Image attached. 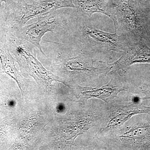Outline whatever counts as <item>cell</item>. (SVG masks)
I'll list each match as a JSON object with an SVG mask.
<instances>
[{"instance_id": "cell-1", "label": "cell", "mask_w": 150, "mask_h": 150, "mask_svg": "<svg viewBox=\"0 0 150 150\" xmlns=\"http://www.w3.org/2000/svg\"><path fill=\"white\" fill-rule=\"evenodd\" d=\"M89 17L76 12L69 27L84 51L91 56L110 54L111 51L123 53L130 43L127 38L97 29L91 24Z\"/></svg>"}, {"instance_id": "cell-2", "label": "cell", "mask_w": 150, "mask_h": 150, "mask_svg": "<svg viewBox=\"0 0 150 150\" xmlns=\"http://www.w3.org/2000/svg\"><path fill=\"white\" fill-rule=\"evenodd\" d=\"M114 13L112 19L115 33L131 42L142 40L145 32V21L139 0H112Z\"/></svg>"}, {"instance_id": "cell-3", "label": "cell", "mask_w": 150, "mask_h": 150, "mask_svg": "<svg viewBox=\"0 0 150 150\" xmlns=\"http://www.w3.org/2000/svg\"><path fill=\"white\" fill-rule=\"evenodd\" d=\"M6 35L10 51L16 57L21 67L38 82L48 86L53 81H61L37 60L36 51L32 44L18 38L8 30H6Z\"/></svg>"}, {"instance_id": "cell-4", "label": "cell", "mask_w": 150, "mask_h": 150, "mask_svg": "<svg viewBox=\"0 0 150 150\" xmlns=\"http://www.w3.org/2000/svg\"><path fill=\"white\" fill-rule=\"evenodd\" d=\"M67 7L75 8L71 0H36L32 4L19 0L15 8L4 15L6 27L11 29L20 28L31 19Z\"/></svg>"}, {"instance_id": "cell-5", "label": "cell", "mask_w": 150, "mask_h": 150, "mask_svg": "<svg viewBox=\"0 0 150 150\" xmlns=\"http://www.w3.org/2000/svg\"><path fill=\"white\" fill-rule=\"evenodd\" d=\"M62 14L58 10L38 17L37 21L32 24L24 25L15 29L7 28L21 40H26L36 47L44 56H46L42 50L40 44L43 35L47 33H56L60 31L64 27L62 24Z\"/></svg>"}, {"instance_id": "cell-6", "label": "cell", "mask_w": 150, "mask_h": 150, "mask_svg": "<svg viewBox=\"0 0 150 150\" xmlns=\"http://www.w3.org/2000/svg\"><path fill=\"white\" fill-rule=\"evenodd\" d=\"M136 63H150V48L142 40L130 43L121 58L110 67L111 70L117 71Z\"/></svg>"}, {"instance_id": "cell-7", "label": "cell", "mask_w": 150, "mask_h": 150, "mask_svg": "<svg viewBox=\"0 0 150 150\" xmlns=\"http://www.w3.org/2000/svg\"><path fill=\"white\" fill-rule=\"evenodd\" d=\"M77 12L90 17L94 13L104 14L112 19L114 7L112 0H71Z\"/></svg>"}, {"instance_id": "cell-8", "label": "cell", "mask_w": 150, "mask_h": 150, "mask_svg": "<svg viewBox=\"0 0 150 150\" xmlns=\"http://www.w3.org/2000/svg\"><path fill=\"white\" fill-rule=\"evenodd\" d=\"M0 60L3 72L5 73L17 81H21L23 78L16 69L15 60L10 54L5 31L0 33Z\"/></svg>"}, {"instance_id": "cell-9", "label": "cell", "mask_w": 150, "mask_h": 150, "mask_svg": "<svg viewBox=\"0 0 150 150\" xmlns=\"http://www.w3.org/2000/svg\"><path fill=\"white\" fill-rule=\"evenodd\" d=\"M143 113L150 114V106L134 104L129 106L128 108L120 109L109 121L108 127H115L120 126L133 115Z\"/></svg>"}, {"instance_id": "cell-10", "label": "cell", "mask_w": 150, "mask_h": 150, "mask_svg": "<svg viewBox=\"0 0 150 150\" xmlns=\"http://www.w3.org/2000/svg\"><path fill=\"white\" fill-rule=\"evenodd\" d=\"M120 91L108 85L99 88L86 90L81 93L82 95L80 97L82 99L86 100L91 98H96L107 101L116 96Z\"/></svg>"}, {"instance_id": "cell-11", "label": "cell", "mask_w": 150, "mask_h": 150, "mask_svg": "<svg viewBox=\"0 0 150 150\" xmlns=\"http://www.w3.org/2000/svg\"><path fill=\"white\" fill-rule=\"evenodd\" d=\"M19 1V0H0V9L1 8L2 3H4L5 7L4 12L6 14L16 7Z\"/></svg>"}, {"instance_id": "cell-12", "label": "cell", "mask_w": 150, "mask_h": 150, "mask_svg": "<svg viewBox=\"0 0 150 150\" xmlns=\"http://www.w3.org/2000/svg\"><path fill=\"white\" fill-rule=\"evenodd\" d=\"M143 92L145 96L141 98V99L145 100L150 99V83L146 85L143 87Z\"/></svg>"}]
</instances>
